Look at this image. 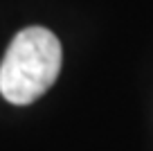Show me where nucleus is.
<instances>
[{
	"label": "nucleus",
	"mask_w": 153,
	"mask_h": 151,
	"mask_svg": "<svg viewBox=\"0 0 153 151\" xmlns=\"http://www.w3.org/2000/svg\"><path fill=\"white\" fill-rule=\"evenodd\" d=\"M61 43L45 27H25L11 38L0 63V93L16 106L45 95L61 70Z\"/></svg>",
	"instance_id": "f257e3e1"
}]
</instances>
